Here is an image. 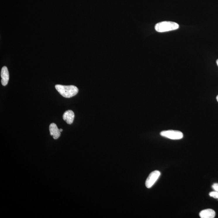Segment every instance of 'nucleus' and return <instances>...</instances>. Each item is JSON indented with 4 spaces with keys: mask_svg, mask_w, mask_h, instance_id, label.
Listing matches in <instances>:
<instances>
[{
    "mask_svg": "<svg viewBox=\"0 0 218 218\" xmlns=\"http://www.w3.org/2000/svg\"><path fill=\"white\" fill-rule=\"evenodd\" d=\"M216 62H217V66H218V59H217V60Z\"/></svg>",
    "mask_w": 218,
    "mask_h": 218,
    "instance_id": "9b49d317",
    "label": "nucleus"
},
{
    "mask_svg": "<svg viewBox=\"0 0 218 218\" xmlns=\"http://www.w3.org/2000/svg\"><path fill=\"white\" fill-rule=\"evenodd\" d=\"M209 195L212 197L216 199H218V192L217 191H212L209 193Z\"/></svg>",
    "mask_w": 218,
    "mask_h": 218,
    "instance_id": "1a4fd4ad",
    "label": "nucleus"
},
{
    "mask_svg": "<svg viewBox=\"0 0 218 218\" xmlns=\"http://www.w3.org/2000/svg\"><path fill=\"white\" fill-rule=\"evenodd\" d=\"M56 89L59 94L66 98H71L74 96L78 92L77 87L73 85L64 86L57 85L55 86Z\"/></svg>",
    "mask_w": 218,
    "mask_h": 218,
    "instance_id": "f257e3e1",
    "label": "nucleus"
},
{
    "mask_svg": "<svg viewBox=\"0 0 218 218\" xmlns=\"http://www.w3.org/2000/svg\"><path fill=\"white\" fill-rule=\"evenodd\" d=\"M161 173L159 171H153L150 174L145 181V186L147 188H150L158 180Z\"/></svg>",
    "mask_w": 218,
    "mask_h": 218,
    "instance_id": "20e7f679",
    "label": "nucleus"
},
{
    "mask_svg": "<svg viewBox=\"0 0 218 218\" xmlns=\"http://www.w3.org/2000/svg\"><path fill=\"white\" fill-rule=\"evenodd\" d=\"M212 188L214 191L218 192V183H214L212 186Z\"/></svg>",
    "mask_w": 218,
    "mask_h": 218,
    "instance_id": "9d476101",
    "label": "nucleus"
},
{
    "mask_svg": "<svg viewBox=\"0 0 218 218\" xmlns=\"http://www.w3.org/2000/svg\"><path fill=\"white\" fill-rule=\"evenodd\" d=\"M1 83L3 86H5L8 84L9 80V73L7 67H3L1 71Z\"/></svg>",
    "mask_w": 218,
    "mask_h": 218,
    "instance_id": "39448f33",
    "label": "nucleus"
},
{
    "mask_svg": "<svg viewBox=\"0 0 218 218\" xmlns=\"http://www.w3.org/2000/svg\"><path fill=\"white\" fill-rule=\"evenodd\" d=\"M49 131L51 135L53 136L54 139H57L60 137L61 132L55 123H52L50 125Z\"/></svg>",
    "mask_w": 218,
    "mask_h": 218,
    "instance_id": "423d86ee",
    "label": "nucleus"
},
{
    "mask_svg": "<svg viewBox=\"0 0 218 218\" xmlns=\"http://www.w3.org/2000/svg\"><path fill=\"white\" fill-rule=\"evenodd\" d=\"M64 121H66L68 124H71L73 123L74 118V112L71 110L66 111L63 115Z\"/></svg>",
    "mask_w": 218,
    "mask_h": 218,
    "instance_id": "0eeeda50",
    "label": "nucleus"
},
{
    "mask_svg": "<svg viewBox=\"0 0 218 218\" xmlns=\"http://www.w3.org/2000/svg\"><path fill=\"white\" fill-rule=\"evenodd\" d=\"M217 102H218V95H217Z\"/></svg>",
    "mask_w": 218,
    "mask_h": 218,
    "instance_id": "ddd939ff",
    "label": "nucleus"
},
{
    "mask_svg": "<svg viewBox=\"0 0 218 218\" xmlns=\"http://www.w3.org/2000/svg\"><path fill=\"white\" fill-rule=\"evenodd\" d=\"M215 212L211 209L202 210L200 212L199 215L201 218H213L215 216Z\"/></svg>",
    "mask_w": 218,
    "mask_h": 218,
    "instance_id": "6e6552de",
    "label": "nucleus"
},
{
    "mask_svg": "<svg viewBox=\"0 0 218 218\" xmlns=\"http://www.w3.org/2000/svg\"><path fill=\"white\" fill-rule=\"evenodd\" d=\"M160 134L162 137L173 140H178L182 139L183 137V133L178 131H163L160 133Z\"/></svg>",
    "mask_w": 218,
    "mask_h": 218,
    "instance_id": "7ed1b4c3",
    "label": "nucleus"
},
{
    "mask_svg": "<svg viewBox=\"0 0 218 218\" xmlns=\"http://www.w3.org/2000/svg\"><path fill=\"white\" fill-rule=\"evenodd\" d=\"M179 28V25L175 22L170 21H164L157 23L155 26L156 31L159 32L176 30Z\"/></svg>",
    "mask_w": 218,
    "mask_h": 218,
    "instance_id": "f03ea898",
    "label": "nucleus"
},
{
    "mask_svg": "<svg viewBox=\"0 0 218 218\" xmlns=\"http://www.w3.org/2000/svg\"><path fill=\"white\" fill-rule=\"evenodd\" d=\"M59 131H60V132H62L63 131V129H61H61H59Z\"/></svg>",
    "mask_w": 218,
    "mask_h": 218,
    "instance_id": "f8f14e48",
    "label": "nucleus"
}]
</instances>
